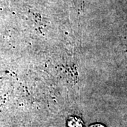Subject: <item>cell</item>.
Returning a JSON list of instances; mask_svg holds the SVG:
<instances>
[{
	"instance_id": "obj_1",
	"label": "cell",
	"mask_w": 127,
	"mask_h": 127,
	"mask_svg": "<svg viewBox=\"0 0 127 127\" xmlns=\"http://www.w3.org/2000/svg\"><path fill=\"white\" fill-rule=\"evenodd\" d=\"M90 127H105L103 125H102V124H93V125H92Z\"/></svg>"
}]
</instances>
